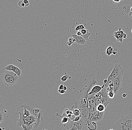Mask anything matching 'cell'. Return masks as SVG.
<instances>
[{
	"label": "cell",
	"mask_w": 132,
	"mask_h": 130,
	"mask_svg": "<svg viewBox=\"0 0 132 130\" xmlns=\"http://www.w3.org/2000/svg\"><path fill=\"white\" fill-rule=\"evenodd\" d=\"M95 77L92 78L90 80L89 85L84 90L81 95L77 97V100L75 102V105L72 106V109L78 108L80 110L84 108H89L88 106V96L90 90L96 83Z\"/></svg>",
	"instance_id": "1"
},
{
	"label": "cell",
	"mask_w": 132,
	"mask_h": 130,
	"mask_svg": "<svg viewBox=\"0 0 132 130\" xmlns=\"http://www.w3.org/2000/svg\"><path fill=\"white\" fill-rule=\"evenodd\" d=\"M115 130H132V114L122 116L113 126Z\"/></svg>",
	"instance_id": "2"
},
{
	"label": "cell",
	"mask_w": 132,
	"mask_h": 130,
	"mask_svg": "<svg viewBox=\"0 0 132 130\" xmlns=\"http://www.w3.org/2000/svg\"><path fill=\"white\" fill-rule=\"evenodd\" d=\"M19 77L14 72L6 70L1 76L3 83L7 86H11L17 84L19 81Z\"/></svg>",
	"instance_id": "3"
},
{
	"label": "cell",
	"mask_w": 132,
	"mask_h": 130,
	"mask_svg": "<svg viewBox=\"0 0 132 130\" xmlns=\"http://www.w3.org/2000/svg\"><path fill=\"white\" fill-rule=\"evenodd\" d=\"M88 121L82 118L77 122L70 119L68 123L64 124V126L67 130H84L87 126Z\"/></svg>",
	"instance_id": "4"
},
{
	"label": "cell",
	"mask_w": 132,
	"mask_h": 130,
	"mask_svg": "<svg viewBox=\"0 0 132 130\" xmlns=\"http://www.w3.org/2000/svg\"><path fill=\"white\" fill-rule=\"evenodd\" d=\"M25 106L31 112V114L34 116L36 118V122L34 128L37 129L40 124L44 121V119L43 116V111L39 109H35L31 107L29 105H23L21 107Z\"/></svg>",
	"instance_id": "5"
},
{
	"label": "cell",
	"mask_w": 132,
	"mask_h": 130,
	"mask_svg": "<svg viewBox=\"0 0 132 130\" xmlns=\"http://www.w3.org/2000/svg\"><path fill=\"white\" fill-rule=\"evenodd\" d=\"M23 108H21L19 112L20 117L17 120V127H21L23 124L31 125L34 123H36V118L34 116L31 115L25 117L23 113Z\"/></svg>",
	"instance_id": "6"
},
{
	"label": "cell",
	"mask_w": 132,
	"mask_h": 130,
	"mask_svg": "<svg viewBox=\"0 0 132 130\" xmlns=\"http://www.w3.org/2000/svg\"><path fill=\"white\" fill-rule=\"evenodd\" d=\"M109 71H111L110 74L111 75L116 77L118 76L124 75V70L122 67L121 64L117 63L110 67Z\"/></svg>",
	"instance_id": "7"
},
{
	"label": "cell",
	"mask_w": 132,
	"mask_h": 130,
	"mask_svg": "<svg viewBox=\"0 0 132 130\" xmlns=\"http://www.w3.org/2000/svg\"><path fill=\"white\" fill-rule=\"evenodd\" d=\"M123 82V77L122 76L116 77L113 81V88L115 90V94H117L121 91Z\"/></svg>",
	"instance_id": "8"
},
{
	"label": "cell",
	"mask_w": 132,
	"mask_h": 130,
	"mask_svg": "<svg viewBox=\"0 0 132 130\" xmlns=\"http://www.w3.org/2000/svg\"><path fill=\"white\" fill-rule=\"evenodd\" d=\"M104 112H99L96 111L93 114L91 119L89 121H88V122L91 123L92 122H96L101 121L104 117Z\"/></svg>",
	"instance_id": "9"
},
{
	"label": "cell",
	"mask_w": 132,
	"mask_h": 130,
	"mask_svg": "<svg viewBox=\"0 0 132 130\" xmlns=\"http://www.w3.org/2000/svg\"><path fill=\"white\" fill-rule=\"evenodd\" d=\"M125 33L123 31H122L121 28H119V30L118 31L115 32L114 33V36L117 39L118 41L122 42L123 41V36Z\"/></svg>",
	"instance_id": "10"
},
{
	"label": "cell",
	"mask_w": 132,
	"mask_h": 130,
	"mask_svg": "<svg viewBox=\"0 0 132 130\" xmlns=\"http://www.w3.org/2000/svg\"><path fill=\"white\" fill-rule=\"evenodd\" d=\"M72 36L76 40V43L79 45H85L86 43V41L82 36H78L77 34L72 35Z\"/></svg>",
	"instance_id": "11"
},
{
	"label": "cell",
	"mask_w": 132,
	"mask_h": 130,
	"mask_svg": "<svg viewBox=\"0 0 132 130\" xmlns=\"http://www.w3.org/2000/svg\"><path fill=\"white\" fill-rule=\"evenodd\" d=\"M61 116H67L71 120H73L74 119L75 117V116L74 115L73 111L68 110L67 108L65 109L62 115Z\"/></svg>",
	"instance_id": "12"
},
{
	"label": "cell",
	"mask_w": 132,
	"mask_h": 130,
	"mask_svg": "<svg viewBox=\"0 0 132 130\" xmlns=\"http://www.w3.org/2000/svg\"><path fill=\"white\" fill-rule=\"evenodd\" d=\"M102 86L99 85H94L91 88V91L89 92V95L98 93L102 90Z\"/></svg>",
	"instance_id": "13"
},
{
	"label": "cell",
	"mask_w": 132,
	"mask_h": 130,
	"mask_svg": "<svg viewBox=\"0 0 132 130\" xmlns=\"http://www.w3.org/2000/svg\"><path fill=\"white\" fill-rule=\"evenodd\" d=\"M115 78V77H114V76H112L111 74H110V76H109L108 78L107 82L105 84V85H102V88H107L108 87V86H109V85L114 80Z\"/></svg>",
	"instance_id": "14"
},
{
	"label": "cell",
	"mask_w": 132,
	"mask_h": 130,
	"mask_svg": "<svg viewBox=\"0 0 132 130\" xmlns=\"http://www.w3.org/2000/svg\"><path fill=\"white\" fill-rule=\"evenodd\" d=\"M36 123H34L31 125L23 124L21 127H22L23 130H32L33 129V126L35 125Z\"/></svg>",
	"instance_id": "15"
},
{
	"label": "cell",
	"mask_w": 132,
	"mask_h": 130,
	"mask_svg": "<svg viewBox=\"0 0 132 130\" xmlns=\"http://www.w3.org/2000/svg\"><path fill=\"white\" fill-rule=\"evenodd\" d=\"M97 111L99 112H104L105 110L106 106L102 103L98 104L96 106Z\"/></svg>",
	"instance_id": "16"
},
{
	"label": "cell",
	"mask_w": 132,
	"mask_h": 130,
	"mask_svg": "<svg viewBox=\"0 0 132 130\" xmlns=\"http://www.w3.org/2000/svg\"><path fill=\"white\" fill-rule=\"evenodd\" d=\"M57 116L59 117H60L62 119V120H61V123L62 124H65L66 123H68L70 120V119L68 118V117L67 116H61L58 113H57L56 114Z\"/></svg>",
	"instance_id": "17"
},
{
	"label": "cell",
	"mask_w": 132,
	"mask_h": 130,
	"mask_svg": "<svg viewBox=\"0 0 132 130\" xmlns=\"http://www.w3.org/2000/svg\"><path fill=\"white\" fill-rule=\"evenodd\" d=\"M71 78H72L71 77L69 74H68L67 73H65L64 75L60 78V80L62 81V82L63 83V82L67 81L68 79H71Z\"/></svg>",
	"instance_id": "18"
},
{
	"label": "cell",
	"mask_w": 132,
	"mask_h": 130,
	"mask_svg": "<svg viewBox=\"0 0 132 130\" xmlns=\"http://www.w3.org/2000/svg\"><path fill=\"white\" fill-rule=\"evenodd\" d=\"M113 48L111 46H108L105 51V53L108 56H110L112 54H113Z\"/></svg>",
	"instance_id": "19"
},
{
	"label": "cell",
	"mask_w": 132,
	"mask_h": 130,
	"mask_svg": "<svg viewBox=\"0 0 132 130\" xmlns=\"http://www.w3.org/2000/svg\"><path fill=\"white\" fill-rule=\"evenodd\" d=\"M16 66H15L14 65L10 64V65H8L5 67V70L9 71H12L14 70L15 68L16 67Z\"/></svg>",
	"instance_id": "20"
},
{
	"label": "cell",
	"mask_w": 132,
	"mask_h": 130,
	"mask_svg": "<svg viewBox=\"0 0 132 130\" xmlns=\"http://www.w3.org/2000/svg\"><path fill=\"white\" fill-rule=\"evenodd\" d=\"M72 110H73L74 115L75 116H80L81 113H80V111L79 109L78 108H74Z\"/></svg>",
	"instance_id": "21"
},
{
	"label": "cell",
	"mask_w": 132,
	"mask_h": 130,
	"mask_svg": "<svg viewBox=\"0 0 132 130\" xmlns=\"http://www.w3.org/2000/svg\"><path fill=\"white\" fill-rule=\"evenodd\" d=\"M13 72L15 73V74L20 77V76L21 74V71L20 68H18V67H16L15 68L14 70L13 71Z\"/></svg>",
	"instance_id": "22"
},
{
	"label": "cell",
	"mask_w": 132,
	"mask_h": 130,
	"mask_svg": "<svg viewBox=\"0 0 132 130\" xmlns=\"http://www.w3.org/2000/svg\"><path fill=\"white\" fill-rule=\"evenodd\" d=\"M74 42H76L75 39L73 37L70 38L68 39V42L67 43V44L68 46H71Z\"/></svg>",
	"instance_id": "23"
},
{
	"label": "cell",
	"mask_w": 132,
	"mask_h": 130,
	"mask_svg": "<svg viewBox=\"0 0 132 130\" xmlns=\"http://www.w3.org/2000/svg\"><path fill=\"white\" fill-rule=\"evenodd\" d=\"M91 35V33L89 32V31L86 34H85L82 35V37L83 38H84L85 40L86 41L88 40V38H89V37Z\"/></svg>",
	"instance_id": "24"
},
{
	"label": "cell",
	"mask_w": 132,
	"mask_h": 130,
	"mask_svg": "<svg viewBox=\"0 0 132 130\" xmlns=\"http://www.w3.org/2000/svg\"><path fill=\"white\" fill-rule=\"evenodd\" d=\"M85 29V27L83 25H80L77 26L76 28H75V31H81L83 29Z\"/></svg>",
	"instance_id": "25"
},
{
	"label": "cell",
	"mask_w": 132,
	"mask_h": 130,
	"mask_svg": "<svg viewBox=\"0 0 132 130\" xmlns=\"http://www.w3.org/2000/svg\"><path fill=\"white\" fill-rule=\"evenodd\" d=\"M4 116H3V114L2 113V111H1L0 112V123L3 122L4 121Z\"/></svg>",
	"instance_id": "26"
},
{
	"label": "cell",
	"mask_w": 132,
	"mask_h": 130,
	"mask_svg": "<svg viewBox=\"0 0 132 130\" xmlns=\"http://www.w3.org/2000/svg\"><path fill=\"white\" fill-rule=\"evenodd\" d=\"M81 118H82V116L81 115L78 116H75L73 121L74 122H78L81 120Z\"/></svg>",
	"instance_id": "27"
},
{
	"label": "cell",
	"mask_w": 132,
	"mask_h": 130,
	"mask_svg": "<svg viewBox=\"0 0 132 130\" xmlns=\"http://www.w3.org/2000/svg\"><path fill=\"white\" fill-rule=\"evenodd\" d=\"M18 5L20 7H24L25 6V5L23 0H21V1H19L18 3Z\"/></svg>",
	"instance_id": "28"
},
{
	"label": "cell",
	"mask_w": 132,
	"mask_h": 130,
	"mask_svg": "<svg viewBox=\"0 0 132 130\" xmlns=\"http://www.w3.org/2000/svg\"><path fill=\"white\" fill-rule=\"evenodd\" d=\"M23 1L25 4V5L26 6H29L30 5V3H29L28 0H23Z\"/></svg>",
	"instance_id": "29"
},
{
	"label": "cell",
	"mask_w": 132,
	"mask_h": 130,
	"mask_svg": "<svg viewBox=\"0 0 132 130\" xmlns=\"http://www.w3.org/2000/svg\"><path fill=\"white\" fill-rule=\"evenodd\" d=\"M80 31H81V32H82V35H83L85 34H86L89 31V30H88V29H86L85 28Z\"/></svg>",
	"instance_id": "30"
},
{
	"label": "cell",
	"mask_w": 132,
	"mask_h": 130,
	"mask_svg": "<svg viewBox=\"0 0 132 130\" xmlns=\"http://www.w3.org/2000/svg\"><path fill=\"white\" fill-rule=\"evenodd\" d=\"M58 92L61 94H64L66 93V91L64 90H58Z\"/></svg>",
	"instance_id": "31"
},
{
	"label": "cell",
	"mask_w": 132,
	"mask_h": 130,
	"mask_svg": "<svg viewBox=\"0 0 132 130\" xmlns=\"http://www.w3.org/2000/svg\"><path fill=\"white\" fill-rule=\"evenodd\" d=\"M64 86L63 85V83H62V84L60 85L59 86V90H63Z\"/></svg>",
	"instance_id": "32"
},
{
	"label": "cell",
	"mask_w": 132,
	"mask_h": 130,
	"mask_svg": "<svg viewBox=\"0 0 132 130\" xmlns=\"http://www.w3.org/2000/svg\"><path fill=\"white\" fill-rule=\"evenodd\" d=\"M77 35L78 36H81L82 35V33L81 32V31H78L77 32Z\"/></svg>",
	"instance_id": "33"
},
{
	"label": "cell",
	"mask_w": 132,
	"mask_h": 130,
	"mask_svg": "<svg viewBox=\"0 0 132 130\" xmlns=\"http://www.w3.org/2000/svg\"><path fill=\"white\" fill-rule=\"evenodd\" d=\"M128 0H122V5L124 4L125 3H126L127 1Z\"/></svg>",
	"instance_id": "34"
},
{
	"label": "cell",
	"mask_w": 132,
	"mask_h": 130,
	"mask_svg": "<svg viewBox=\"0 0 132 130\" xmlns=\"http://www.w3.org/2000/svg\"><path fill=\"white\" fill-rule=\"evenodd\" d=\"M129 17L131 18H132V12L131 11L130 12V13L129 14Z\"/></svg>",
	"instance_id": "35"
},
{
	"label": "cell",
	"mask_w": 132,
	"mask_h": 130,
	"mask_svg": "<svg viewBox=\"0 0 132 130\" xmlns=\"http://www.w3.org/2000/svg\"><path fill=\"white\" fill-rule=\"evenodd\" d=\"M127 96V94L124 93L122 94V97H124V98L126 97Z\"/></svg>",
	"instance_id": "36"
},
{
	"label": "cell",
	"mask_w": 132,
	"mask_h": 130,
	"mask_svg": "<svg viewBox=\"0 0 132 130\" xmlns=\"http://www.w3.org/2000/svg\"><path fill=\"white\" fill-rule=\"evenodd\" d=\"M127 34L125 33L124 34V36H123V38H127Z\"/></svg>",
	"instance_id": "37"
},
{
	"label": "cell",
	"mask_w": 132,
	"mask_h": 130,
	"mask_svg": "<svg viewBox=\"0 0 132 130\" xmlns=\"http://www.w3.org/2000/svg\"><path fill=\"white\" fill-rule=\"evenodd\" d=\"M67 88L66 86H64V88H63V90H65L67 91Z\"/></svg>",
	"instance_id": "38"
},
{
	"label": "cell",
	"mask_w": 132,
	"mask_h": 130,
	"mask_svg": "<svg viewBox=\"0 0 132 130\" xmlns=\"http://www.w3.org/2000/svg\"><path fill=\"white\" fill-rule=\"evenodd\" d=\"M130 11H132V7H131V8Z\"/></svg>",
	"instance_id": "39"
},
{
	"label": "cell",
	"mask_w": 132,
	"mask_h": 130,
	"mask_svg": "<svg viewBox=\"0 0 132 130\" xmlns=\"http://www.w3.org/2000/svg\"><path fill=\"white\" fill-rule=\"evenodd\" d=\"M114 130V129H110V130Z\"/></svg>",
	"instance_id": "40"
},
{
	"label": "cell",
	"mask_w": 132,
	"mask_h": 130,
	"mask_svg": "<svg viewBox=\"0 0 132 130\" xmlns=\"http://www.w3.org/2000/svg\"><path fill=\"white\" fill-rule=\"evenodd\" d=\"M43 130H47V129H43Z\"/></svg>",
	"instance_id": "41"
},
{
	"label": "cell",
	"mask_w": 132,
	"mask_h": 130,
	"mask_svg": "<svg viewBox=\"0 0 132 130\" xmlns=\"http://www.w3.org/2000/svg\"><path fill=\"white\" fill-rule=\"evenodd\" d=\"M131 32H132V30H131Z\"/></svg>",
	"instance_id": "42"
},
{
	"label": "cell",
	"mask_w": 132,
	"mask_h": 130,
	"mask_svg": "<svg viewBox=\"0 0 132 130\" xmlns=\"http://www.w3.org/2000/svg\"></svg>",
	"instance_id": "43"
}]
</instances>
